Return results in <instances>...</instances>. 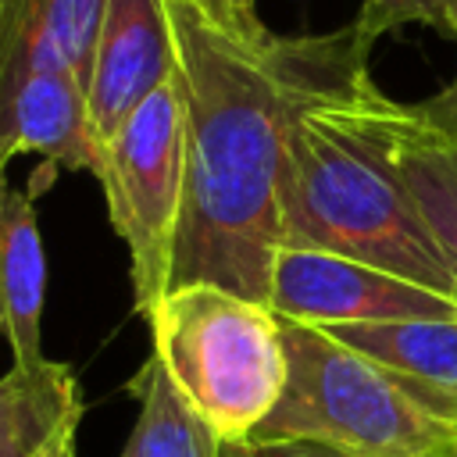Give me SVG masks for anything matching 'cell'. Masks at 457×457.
Instances as JSON below:
<instances>
[{
  "mask_svg": "<svg viewBox=\"0 0 457 457\" xmlns=\"http://www.w3.org/2000/svg\"><path fill=\"white\" fill-rule=\"evenodd\" d=\"M164 4L186 107V193L168 289L218 282L268 303L289 125L368 71L371 50L353 25L325 36H282L268 25L236 32L200 0Z\"/></svg>",
  "mask_w": 457,
  "mask_h": 457,
  "instance_id": "cell-1",
  "label": "cell"
},
{
  "mask_svg": "<svg viewBox=\"0 0 457 457\" xmlns=\"http://www.w3.org/2000/svg\"><path fill=\"white\" fill-rule=\"evenodd\" d=\"M403 111L361 71L293 118L278 171V246L339 253L457 300L396 168Z\"/></svg>",
  "mask_w": 457,
  "mask_h": 457,
  "instance_id": "cell-2",
  "label": "cell"
},
{
  "mask_svg": "<svg viewBox=\"0 0 457 457\" xmlns=\"http://www.w3.org/2000/svg\"><path fill=\"white\" fill-rule=\"evenodd\" d=\"M150 361L186 407L225 443H250L286 389L278 314L218 282H186L161 293L143 314Z\"/></svg>",
  "mask_w": 457,
  "mask_h": 457,
  "instance_id": "cell-3",
  "label": "cell"
},
{
  "mask_svg": "<svg viewBox=\"0 0 457 457\" xmlns=\"http://www.w3.org/2000/svg\"><path fill=\"white\" fill-rule=\"evenodd\" d=\"M282 321L286 389L250 443H321L350 457H453L457 421L318 325Z\"/></svg>",
  "mask_w": 457,
  "mask_h": 457,
  "instance_id": "cell-4",
  "label": "cell"
},
{
  "mask_svg": "<svg viewBox=\"0 0 457 457\" xmlns=\"http://www.w3.org/2000/svg\"><path fill=\"white\" fill-rule=\"evenodd\" d=\"M107 218L129 250L136 311L168 289V268L186 193V107L175 79L146 96L100 150Z\"/></svg>",
  "mask_w": 457,
  "mask_h": 457,
  "instance_id": "cell-5",
  "label": "cell"
},
{
  "mask_svg": "<svg viewBox=\"0 0 457 457\" xmlns=\"http://www.w3.org/2000/svg\"><path fill=\"white\" fill-rule=\"evenodd\" d=\"M268 307L300 325L368 321H457V300L393 271L303 246H278L271 257Z\"/></svg>",
  "mask_w": 457,
  "mask_h": 457,
  "instance_id": "cell-6",
  "label": "cell"
},
{
  "mask_svg": "<svg viewBox=\"0 0 457 457\" xmlns=\"http://www.w3.org/2000/svg\"><path fill=\"white\" fill-rule=\"evenodd\" d=\"M175 79V36L164 0H107L89 79L86 107L93 136L104 143L164 82Z\"/></svg>",
  "mask_w": 457,
  "mask_h": 457,
  "instance_id": "cell-7",
  "label": "cell"
},
{
  "mask_svg": "<svg viewBox=\"0 0 457 457\" xmlns=\"http://www.w3.org/2000/svg\"><path fill=\"white\" fill-rule=\"evenodd\" d=\"M18 154L100 175V143L89 125L86 86L75 75L43 68L0 82V171Z\"/></svg>",
  "mask_w": 457,
  "mask_h": 457,
  "instance_id": "cell-8",
  "label": "cell"
},
{
  "mask_svg": "<svg viewBox=\"0 0 457 457\" xmlns=\"http://www.w3.org/2000/svg\"><path fill=\"white\" fill-rule=\"evenodd\" d=\"M107 0H0V82L25 71L89 79Z\"/></svg>",
  "mask_w": 457,
  "mask_h": 457,
  "instance_id": "cell-9",
  "label": "cell"
},
{
  "mask_svg": "<svg viewBox=\"0 0 457 457\" xmlns=\"http://www.w3.org/2000/svg\"><path fill=\"white\" fill-rule=\"evenodd\" d=\"M46 250L36 221V189H14L0 171V332L11 364L43 361Z\"/></svg>",
  "mask_w": 457,
  "mask_h": 457,
  "instance_id": "cell-10",
  "label": "cell"
},
{
  "mask_svg": "<svg viewBox=\"0 0 457 457\" xmlns=\"http://www.w3.org/2000/svg\"><path fill=\"white\" fill-rule=\"evenodd\" d=\"M325 332L386 368L432 411L457 421V321H368L328 325Z\"/></svg>",
  "mask_w": 457,
  "mask_h": 457,
  "instance_id": "cell-11",
  "label": "cell"
},
{
  "mask_svg": "<svg viewBox=\"0 0 457 457\" xmlns=\"http://www.w3.org/2000/svg\"><path fill=\"white\" fill-rule=\"evenodd\" d=\"M79 421L82 389L68 364L43 357L0 375V457H43Z\"/></svg>",
  "mask_w": 457,
  "mask_h": 457,
  "instance_id": "cell-12",
  "label": "cell"
},
{
  "mask_svg": "<svg viewBox=\"0 0 457 457\" xmlns=\"http://www.w3.org/2000/svg\"><path fill=\"white\" fill-rule=\"evenodd\" d=\"M396 168L457 289V132L425 125L407 104L396 129Z\"/></svg>",
  "mask_w": 457,
  "mask_h": 457,
  "instance_id": "cell-13",
  "label": "cell"
},
{
  "mask_svg": "<svg viewBox=\"0 0 457 457\" xmlns=\"http://www.w3.org/2000/svg\"><path fill=\"white\" fill-rule=\"evenodd\" d=\"M129 389L139 400V414L121 446V457H218L221 443L186 407L157 361H146Z\"/></svg>",
  "mask_w": 457,
  "mask_h": 457,
  "instance_id": "cell-14",
  "label": "cell"
},
{
  "mask_svg": "<svg viewBox=\"0 0 457 457\" xmlns=\"http://www.w3.org/2000/svg\"><path fill=\"white\" fill-rule=\"evenodd\" d=\"M453 11H457V0H364L350 25L361 46L371 50V43L382 32H393L403 25H432L446 32Z\"/></svg>",
  "mask_w": 457,
  "mask_h": 457,
  "instance_id": "cell-15",
  "label": "cell"
},
{
  "mask_svg": "<svg viewBox=\"0 0 457 457\" xmlns=\"http://www.w3.org/2000/svg\"><path fill=\"white\" fill-rule=\"evenodd\" d=\"M446 36H453V43H457V11L450 14ZM411 107H414V114H418L425 125L443 129V132H457V71H453V79H450L439 93H432L428 100L411 104Z\"/></svg>",
  "mask_w": 457,
  "mask_h": 457,
  "instance_id": "cell-16",
  "label": "cell"
},
{
  "mask_svg": "<svg viewBox=\"0 0 457 457\" xmlns=\"http://www.w3.org/2000/svg\"><path fill=\"white\" fill-rule=\"evenodd\" d=\"M221 25L236 29V32H257L264 29L261 14H257V0H200Z\"/></svg>",
  "mask_w": 457,
  "mask_h": 457,
  "instance_id": "cell-17",
  "label": "cell"
},
{
  "mask_svg": "<svg viewBox=\"0 0 457 457\" xmlns=\"http://www.w3.org/2000/svg\"><path fill=\"white\" fill-rule=\"evenodd\" d=\"M253 457H350L343 450H332V446H321V443H250Z\"/></svg>",
  "mask_w": 457,
  "mask_h": 457,
  "instance_id": "cell-18",
  "label": "cell"
},
{
  "mask_svg": "<svg viewBox=\"0 0 457 457\" xmlns=\"http://www.w3.org/2000/svg\"><path fill=\"white\" fill-rule=\"evenodd\" d=\"M43 457H79V450H75V432H71V436H64L57 446H50Z\"/></svg>",
  "mask_w": 457,
  "mask_h": 457,
  "instance_id": "cell-19",
  "label": "cell"
},
{
  "mask_svg": "<svg viewBox=\"0 0 457 457\" xmlns=\"http://www.w3.org/2000/svg\"><path fill=\"white\" fill-rule=\"evenodd\" d=\"M218 457H253V450H250V443H225L218 450Z\"/></svg>",
  "mask_w": 457,
  "mask_h": 457,
  "instance_id": "cell-20",
  "label": "cell"
},
{
  "mask_svg": "<svg viewBox=\"0 0 457 457\" xmlns=\"http://www.w3.org/2000/svg\"><path fill=\"white\" fill-rule=\"evenodd\" d=\"M453 457H457V453H453Z\"/></svg>",
  "mask_w": 457,
  "mask_h": 457,
  "instance_id": "cell-21",
  "label": "cell"
}]
</instances>
